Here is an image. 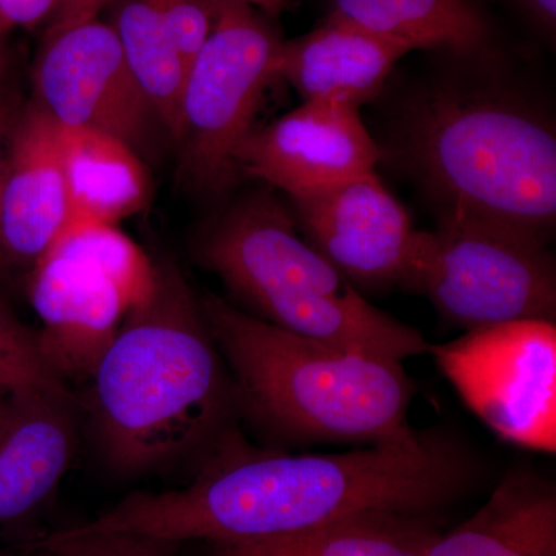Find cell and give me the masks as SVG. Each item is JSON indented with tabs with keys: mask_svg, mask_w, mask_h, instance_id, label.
Here are the masks:
<instances>
[{
	"mask_svg": "<svg viewBox=\"0 0 556 556\" xmlns=\"http://www.w3.org/2000/svg\"><path fill=\"white\" fill-rule=\"evenodd\" d=\"M478 475L477 456L439 427L343 453L260 450L237 433L189 485L134 493L73 530L237 543L365 511L433 515L466 495Z\"/></svg>",
	"mask_w": 556,
	"mask_h": 556,
	"instance_id": "6da1fadb",
	"label": "cell"
},
{
	"mask_svg": "<svg viewBox=\"0 0 556 556\" xmlns=\"http://www.w3.org/2000/svg\"><path fill=\"white\" fill-rule=\"evenodd\" d=\"M89 386L94 444L123 477L201 467L239 433L228 368L172 260H156L152 295L124 318Z\"/></svg>",
	"mask_w": 556,
	"mask_h": 556,
	"instance_id": "7a4b0ae2",
	"label": "cell"
},
{
	"mask_svg": "<svg viewBox=\"0 0 556 556\" xmlns=\"http://www.w3.org/2000/svg\"><path fill=\"white\" fill-rule=\"evenodd\" d=\"M399 153L442 215L510 226L547 241L556 222V134L546 112L495 79L417 91Z\"/></svg>",
	"mask_w": 556,
	"mask_h": 556,
	"instance_id": "3957f363",
	"label": "cell"
},
{
	"mask_svg": "<svg viewBox=\"0 0 556 556\" xmlns=\"http://www.w3.org/2000/svg\"><path fill=\"white\" fill-rule=\"evenodd\" d=\"M237 416L280 444H379L408 438L413 382L402 362L274 327L218 295H199Z\"/></svg>",
	"mask_w": 556,
	"mask_h": 556,
	"instance_id": "277c9868",
	"label": "cell"
},
{
	"mask_svg": "<svg viewBox=\"0 0 556 556\" xmlns=\"http://www.w3.org/2000/svg\"><path fill=\"white\" fill-rule=\"evenodd\" d=\"M197 258L252 316L318 342L404 362L428 353L417 329L376 308L303 239L268 193L237 201L201 232Z\"/></svg>",
	"mask_w": 556,
	"mask_h": 556,
	"instance_id": "5b68a950",
	"label": "cell"
},
{
	"mask_svg": "<svg viewBox=\"0 0 556 556\" xmlns=\"http://www.w3.org/2000/svg\"><path fill=\"white\" fill-rule=\"evenodd\" d=\"M155 287V262L116 225L73 217L30 269L40 356L61 383H89L124 318Z\"/></svg>",
	"mask_w": 556,
	"mask_h": 556,
	"instance_id": "8992f818",
	"label": "cell"
},
{
	"mask_svg": "<svg viewBox=\"0 0 556 556\" xmlns=\"http://www.w3.org/2000/svg\"><path fill=\"white\" fill-rule=\"evenodd\" d=\"M546 244L510 226L442 215L437 229L417 230L404 283L466 331L555 321V263Z\"/></svg>",
	"mask_w": 556,
	"mask_h": 556,
	"instance_id": "52a82bcc",
	"label": "cell"
},
{
	"mask_svg": "<svg viewBox=\"0 0 556 556\" xmlns=\"http://www.w3.org/2000/svg\"><path fill=\"white\" fill-rule=\"evenodd\" d=\"M215 7L214 28L186 73L178 137L186 178L214 195L239 177L236 153L277 78L281 47L248 2L215 0Z\"/></svg>",
	"mask_w": 556,
	"mask_h": 556,
	"instance_id": "ba28073f",
	"label": "cell"
},
{
	"mask_svg": "<svg viewBox=\"0 0 556 556\" xmlns=\"http://www.w3.org/2000/svg\"><path fill=\"white\" fill-rule=\"evenodd\" d=\"M428 353L493 433L519 447L555 453V321L468 329Z\"/></svg>",
	"mask_w": 556,
	"mask_h": 556,
	"instance_id": "9c48e42d",
	"label": "cell"
},
{
	"mask_svg": "<svg viewBox=\"0 0 556 556\" xmlns=\"http://www.w3.org/2000/svg\"><path fill=\"white\" fill-rule=\"evenodd\" d=\"M33 79L35 104L61 126L101 131L138 153L156 127L164 129L100 17L47 33Z\"/></svg>",
	"mask_w": 556,
	"mask_h": 556,
	"instance_id": "30bf717a",
	"label": "cell"
},
{
	"mask_svg": "<svg viewBox=\"0 0 556 556\" xmlns=\"http://www.w3.org/2000/svg\"><path fill=\"white\" fill-rule=\"evenodd\" d=\"M291 200L300 232L351 283H404L417 230L378 172Z\"/></svg>",
	"mask_w": 556,
	"mask_h": 556,
	"instance_id": "8fae6325",
	"label": "cell"
},
{
	"mask_svg": "<svg viewBox=\"0 0 556 556\" xmlns=\"http://www.w3.org/2000/svg\"><path fill=\"white\" fill-rule=\"evenodd\" d=\"M382 156L358 109L303 101L269 126L252 130L237 150L236 167L237 174L262 179L295 199L376 170Z\"/></svg>",
	"mask_w": 556,
	"mask_h": 556,
	"instance_id": "7c38bea8",
	"label": "cell"
},
{
	"mask_svg": "<svg viewBox=\"0 0 556 556\" xmlns=\"http://www.w3.org/2000/svg\"><path fill=\"white\" fill-rule=\"evenodd\" d=\"M78 445L70 388L20 391L0 426V546L40 540L49 510Z\"/></svg>",
	"mask_w": 556,
	"mask_h": 556,
	"instance_id": "4fadbf2b",
	"label": "cell"
},
{
	"mask_svg": "<svg viewBox=\"0 0 556 556\" xmlns=\"http://www.w3.org/2000/svg\"><path fill=\"white\" fill-rule=\"evenodd\" d=\"M73 218L62 130L38 104L28 105L11 135L0 237L7 268H28Z\"/></svg>",
	"mask_w": 556,
	"mask_h": 556,
	"instance_id": "5bb4252c",
	"label": "cell"
},
{
	"mask_svg": "<svg viewBox=\"0 0 556 556\" xmlns=\"http://www.w3.org/2000/svg\"><path fill=\"white\" fill-rule=\"evenodd\" d=\"M407 47L331 13L313 31L281 42L277 78L303 101L338 102L361 109L375 100Z\"/></svg>",
	"mask_w": 556,
	"mask_h": 556,
	"instance_id": "9a60e30c",
	"label": "cell"
},
{
	"mask_svg": "<svg viewBox=\"0 0 556 556\" xmlns=\"http://www.w3.org/2000/svg\"><path fill=\"white\" fill-rule=\"evenodd\" d=\"M422 556H556L555 485L510 471L473 517L439 533Z\"/></svg>",
	"mask_w": 556,
	"mask_h": 556,
	"instance_id": "2e32d148",
	"label": "cell"
},
{
	"mask_svg": "<svg viewBox=\"0 0 556 556\" xmlns=\"http://www.w3.org/2000/svg\"><path fill=\"white\" fill-rule=\"evenodd\" d=\"M431 517L365 511L288 535L208 547L211 556H422L441 533Z\"/></svg>",
	"mask_w": 556,
	"mask_h": 556,
	"instance_id": "e0dca14e",
	"label": "cell"
},
{
	"mask_svg": "<svg viewBox=\"0 0 556 556\" xmlns=\"http://www.w3.org/2000/svg\"><path fill=\"white\" fill-rule=\"evenodd\" d=\"M61 130L73 217L116 225L148 206L150 178L137 150L101 131Z\"/></svg>",
	"mask_w": 556,
	"mask_h": 556,
	"instance_id": "ac0fdd59",
	"label": "cell"
},
{
	"mask_svg": "<svg viewBox=\"0 0 556 556\" xmlns=\"http://www.w3.org/2000/svg\"><path fill=\"white\" fill-rule=\"evenodd\" d=\"M331 13L413 50H447L477 58L489 24L471 0H332Z\"/></svg>",
	"mask_w": 556,
	"mask_h": 556,
	"instance_id": "d6986e66",
	"label": "cell"
},
{
	"mask_svg": "<svg viewBox=\"0 0 556 556\" xmlns=\"http://www.w3.org/2000/svg\"><path fill=\"white\" fill-rule=\"evenodd\" d=\"M109 25L139 89L178 141L186 62L152 0H113Z\"/></svg>",
	"mask_w": 556,
	"mask_h": 556,
	"instance_id": "ffe728a7",
	"label": "cell"
},
{
	"mask_svg": "<svg viewBox=\"0 0 556 556\" xmlns=\"http://www.w3.org/2000/svg\"><path fill=\"white\" fill-rule=\"evenodd\" d=\"M0 388L20 393L31 390H60L40 356L38 334L25 327L13 309L0 299Z\"/></svg>",
	"mask_w": 556,
	"mask_h": 556,
	"instance_id": "44dd1931",
	"label": "cell"
},
{
	"mask_svg": "<svg viewBox=\"0 0 556 556\" xmlns=\"http://www.w3.org/2000/svg\"><path fill=\"white\" fill-rule=\"evenodd\" d=\"M182 544L123 532H47L31 548H43L49 556H185Z\"/></svg>",
	"mask_w": 556,
	"mask_h": 556,
	"instance_id": "7402d4cb",
	"label": "cell"
},
{
	"mask_svg": "<svg viewBox=\"0 0 556 556\" xmlns=\"http://www.w3.org/2000/svg\"><path fill=\"white\" fill-rule=\"evenodd\" d=\"M189 68L217 17L215 0H152Z\"/></svg>",
	"mask_w": 556,
	"mask_h": 556,
	"instance_id": "603a6c76",
	"label": "cell"
},
{
	"mask_svg": "<svg viewBox=\"0 0 556 556\" xmlns=\"http://www.w3.org/2000/svg\"><path fill=\"white\" fill-rule=\"evenodd\" d=\"M60 0H0V31L31 28L51 20Z\"/></svg>",
	"mask_w": 556,
	"mask_h": 556,
	"instance_id": "cb8c5ba5",
	"label": "cell"
},
{
	"mask_svg": "<svg viewBox=\"0 0 556 556\" xmlns=\"http://www.w3.org/2000/svg\"><path fill=\"white\" fill-rule=\"evenodd\" d=\"M113 0H60L56 13L49 22L47 33L64 30L83 22L97 20Z\"/></svg>",
	"mask_w": 556,
	"mask_h": 556,
	"instance_id": "d4e9b609",
	"label": "cell"
},
{
	"mask_svg": "<svg viewBox=\"0 0 556 556\" xmlns=\"http://www.w3.org/2000/svg\"><path fill=\"white\" fill-rule=\"evenodd\" d=\"M541 31L554 36L556 28V0H518Z\"/></svg>",
	"mask_w": 556,
	"mask_h": 556,
	"instance_id": "484cf974",
	"label": "cell"
},
{
	"mask_svg": "<svg viewBox=\"0 0 556 556\" xmlns=\"http://www.w3.org/2000/svg\"><path fill=\"white\" fill-rule=\"evenodd\" d=\"M7 160H9V152H3V150L0 149V207H2V192L7 175ZM5 270H9V268H7L5 255H3L2 249V237H0V274L5 273Z\"/></svg>",
	"mask_w": 556,
	"mask_h": 556,
	"instance_id": "4316f807",
	"label": "cell"
},
{
	"mask_svg": "<svg viewBox=\"0 0 556 556\" xmlns=\"http://www.w3.org/2000/svg\"><path fill=\"white\" fill-rule=\"evenodd\" d=\"M0 556H49L43 548L0 546Z\"/></svg>",
	"mask_w": 556,
	"mask_h": 556,
	"instance_id": "83f0119b",
	"label": "cell"
},
{
	"mask_svg": "<svg viewBox=\"0 0 556 556\" xmlns=\"http://www.w3.org/2000/svg\"><path fill=\"white\" fill-rule=\"evenodd\" d=\"M11 396H13V391L5 390V388H0V426H2L7 413H9Z\"/></svg>",
	"mask_w": 556,
	"mask_h": 556,
	"instance_id": "f1b7e54d",
	"label": "cell"
},
{
	"mask_svg": "<svg viewBox=\"0 0 556 556\" xmlns=\"http://www.w3.org/2000/svg\"><path fill=\"white\" fill-rule=\"evenodd\" d=\"M2 36L3 33L0 31V73H2L3 68V47H2Z\"/></svg>",
	"mask_w": 556,
	"mask_h": 556,
	"instance_id": "f546056e",
	"label": "cell"
},
{
	"mask_svg": "<svg viewBox=\"0 0 556 556\" xmlns=\"http://www.w3.org/2000/svg\"><path fill=\"white\" fill-rule=\"evenodd\" d=\"M243 2H266V0H243Z\"/></svg>",
	"mask_w": 556,
	"mask_h": 556,
	"instance_id": "4dcf8cb0",
	"label": "cell"
}]
</instances>
